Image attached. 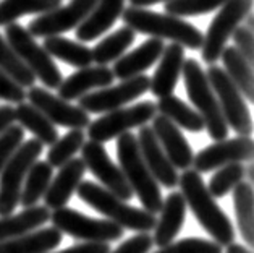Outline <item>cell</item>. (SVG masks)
I'll list each match as a JSON object with an SVG mask.
<instances>
[{
    "label": "cell",
    "instance_id": "d6a6232c",
    "mask_svg": "<svg viewBox=\"0 0 254 253\" xmlns=\"http://www.w3.org/2000/svg\"><path fill=\"white\" fill-rule=\"evenodd\" d=\"M134 38L136 33L131 28L123 26L117 29L115 33L105 36L99 44L94 46V49H91L92 62L101 67H107L112 62H117L134 42Z\"/></svg>",
    "mask_w": 254,
    "mask_h": 253
},
{
    "label": "cell",
    "instance_id": "484cf974",
    "mask_svg": "<svg viewBox=\"0 0 254 253\" xmlns=\"http://www.w3.org/2000/svg\"><path fill=\"white\" fill-rule=\"evenodd\" d=\"M62 242V232L55 227H39L24 236L0 244V253H49Z\"/></svg>",
    "mask_w": 254,
    "mask_h": 253
},
{
    "label": "cell",
    "instance_id": "60d3db41",
    "mask_svg": "<svg viewBox=\"0 0 254 253\" xmlns=\"http://www.w3.org/2000/svg\"><path fill=\"white\" fill-rule=\"evenodd\" d=\"M233 42H235V49L240 52V55L243 57L248 64L253 65L254 62V36L253 31H250L245 26H240L233 31Z\"/></svg>",
    "mask_w": 254,
    "mask_h": 253
},
{
    "label": "cell",
    "instance_id": "f6af8a7d",
    "mask_svg": "<svg viewBox=\"0 0 254 253\" xmlns=\"http://www.w3.org/2000/svg\"><path fill=\"white\" fill-rule=\"evenodd\" d=\"M15 107L10 104L0 106V135H3L11 125H15Z\"/></svg>",
    "mask_w": 254,
    "mask_h": 253
},
{
    "label": "cell",
    "instance_id": "9a60e30c",
    "mask_svg": "<svg viewBox=\"0 0 254 253\" xmlns=\"http://www.w3.org/2000/svg\"><path fill=\"white\" fill-rule=\"evenodd\" d=\"M99 0H71L65 7H59L44 15L36 16L29 23L28 33L33 38H51L60 36L73 28H78L91 13Z\"/></svg>",
    "mask_w": 254,
    "mask_h": 253
},
{
    "label": "cell",
    "instance_id": "44dd1931",
    "mask_svg": "<svg viewBox=\"0 0 254 253\" xmlns=\"http://www.w3.org/2000/svg\"><path fill=\"white\" fill-rule=\"evenodd\" d=\"M114 73L109 67H86L71 73L59 86V97L64 101H75L96 88H107L114 83Z\"/></svg>",
    "mask_w": 254,
    "mask_h": 253
},
{
    "label": "cell",
    "instance_id": "83f0119b",
    "mask_svg": "<svg viewBox=\"0 0 254 253\" xmlns=\"http://www.w3.org/2000/svg\"><path fill=\"white\" fill-rule=\"evenodd\" d=\"M220 59L224 62V70L232 80L233 84L237 86L245 101H254V73L253 65L241 57L240 52L235 47H224L220 54Z\"/></svg>",
    "mask_w": 254,
    "mask_h": 253
},
{
    "label": "cell",
    "instance_id": "3957f363",
    "mask_svg": "<svg viewBox=\"0 0 254 253\" xmlns=\"http://www.w3.org/2000/svg\"><path fill=\"white\" fill-rule=\"evenodd\" d=\"M78 198L84 205L91 206L94 211L101 213L107 221H112L122 229L136 232H151L156 226V214L147 213L146 209L134 208L123 201L112 192L105 190L102 185L94 182H81L76 188Z\"/></svg>",
    "mask_w": 254,
    "mask_h": 253
},
{
    "label": "cell",
    "instance_id": "ee69618b",
    "mask_svg": "<svg viewBox=\"0 0 254 253\" xmlns=\"http://www.w3.org/2000/svg\"><path fill=\"white\" fill-rule=\"evenodd\" d=\"M109 252H110L109 244L83 242V244H76L73 247H68V249L62 250V252H54V253H109ZM49 253H52V252H49Z\"/></svg>",
    "mask_w": 254,
    "mask_h": 253
},
{
    "label": "cell",
    "instance_id": "ac0fdd59",
    "mask_svg": "<svg viewBox=\"0 0 254 253\" xmlns=\"http://www.w3.org/2000/svg\"><path fill=\"white\" fill-rule=\"evenodd\" d=\"M136 141H138L142 161L147 166L152 177L156 178V182L165 188L177 187L180 174L169 159H167L165 153L162 151L156 135L152 132V128L149 125L139 127V132L136 135Z\"/></svg>",
    "mask_w": 254,
    "mask_h": 253
},
{
    "label": "cell",
    "instance_id": "d6986e66",
    "mask_svg": "<svg viewBox=\"0 0 254 253\" xmlns=\"http://www.w3.org/2000/svg\"><path fill=\"white\" fill-rule=\"evenodd\" d=\"M84 174L86 166L81 158H73L62 166L59 174L52 177V182L44 195V206L49 211H55V209L65 208L68 205L73 193L76 192L78 185L83 182Z\"/></svg>",
    "mask_w": 254,
    "mask_h": 253
},
{
    "label": "cell",
    "instance_id": "1f68e13d",
    "mask_svg": "<svg viewBox=\"0 0 254 253\" xmlns=\"http://www.w3.org/2000/svg\"><path fill=\"white\" fill-rule=\"evenodd\" d=\"M54 177V168L47 164V161H36L31 169L28 170L26 178L23 182L20 203L23 208H33L38 206V203L44 198L49 185Z\"/></svg>",
    "mask_w": 254,
    "mask_h": 253
},
{
    "label": "cell",
    "instance_id": "8fae6325",
    "mask_svg": "<svg viewBox=\"0 0 254 253\" xmlns=\"http://www.w3.org/2000/svg\"><path fill=\"white\" fill-rule=\"evenodd\" d=\"M251 7L253 0H228L222 5L202 41L201 57L206 64L215 65V62L220 59L227 41L232 38L233 31L251 11Z\"/></svg>",
    "mask_w": 254,
    "mask_h": 253
},
{
    "label": "cell",
    "instance_id": "74e56055",
    "mask_svg": "<svg viewBox=\"0 0 254 253\" xmlns=\"http://www.w3.org/2000/svg\"><path fill=\"white\" fill-rule=\"evenodd\" d=\"M228 0H169L165 2V13L182 18V16H197L219 10Z\"/></svg>",
    "mask_w": 254,
    "mask_h": 253
},
{
    "label": "cell",
    "instance_id": "52a82bcc",
    "mask_svg": "<svg viewBox=\"0 0 254 253\" xmlns=\"http://www.w3.org/2000/svg\"><path fill=\"white\" fill-rule=\"evenodd\" d=\"M44 145L36 138L23 141L11 154L0 174V216H8L20 205L23 182L28 170L39 159Z\"/></svg>",
    "mask_w": 254,
    "mask_h": 253
},
{
    "label": "cell",
    "instance_id": "4fadbf2b",
    "mask_svg": "<svg viewBox=\"0 0 254 253\" xmlns=\"http://www.w3.org/2000/svg\"><path fill=\"white\" fill-rule=\"evenodd\" d=\"M254 141L251 137H235L215 141L194 154L193 168L197 174H206L235 163H253Z\"/></svg>",
    "mask_w": 254,
    "mask_h": 253
},
{
    "label": "cell",
    "instance_id": "603a6c76",
    "mask_svg": "<svg viewBox=\"0 0 254 253\" xmlns=\"http://www.w3.org/2000/svg\"><path fill=\"white\" fill-rule=\"evenodd\" d=\"M164 49L165 44L162 39H156V38L147 39L138 49L128 52L127 55H122L119 60L114 62V69H112L114 77L123 82V80L142 75L156 62H159Z\"/></svg>",
    "mask_w": 254,
    "mask_h": 253
},
{
    "label": "cell",
    "instance_id": "4dcf8cb0",
    "mask_svg": "<svg viewBox=\"0 0 254 253\" xmlns=\"http://www.w3.org/2000/svg\"><path fill=\"white\" fill-rule=\"evenodd\" d=\"M42 47L46 52L65 64L75 67V69H86L92 64V52L89 47L79 44L71 39H66L64 36H51L44 39Z\"/></svg>",
    "mask_w": 254,
    "mask_h": 253
},
{
    "label": "cell",
    "instance_id": "7bdbcfd3",
    "mask_svg": "<svg viewBox=\"0 0 254 253\" xmlns=\"http://www.w3.org/2000/svg\"><path fill=\"white\" fill-rule=\"evenodd\" d=\"M0 99L11 104H20L26 99V91L20 84L15 83L8 75L0 70Z\"/></svg>",
    "mask_w": 254,
    "mask_h": 253
},
{
    "label": "cell",
    "instance_id": "8992f818",
    "mask_svg": "<svg viewBox=\"0 0 254 253\" xmlns=\"http://www.w3.org/2000/svg\"><path fill=\"white\" fill-rule=\"evenodd\" d=\"M5 39L13 49L28 69L33 72L36 80L46 86V88L57 89L64 77L55 65L54 59L46 52V49L39 46L36 39L28 33V29L18 23H11L5 28Z\"/></svg>",
    "mask_w": 254,
    "mask_h": 253
},
{
    "label": "cell",
    "instance_id": "277c9868",
    "mask_svg": "<svg viewBox=\"0 0 254 253\" xmlns=\"http://www.w3.org/2000/svg\"><path fill=\"white\" fill-rule=\"evenodd\" d=\"M117 158L122 174L131 187L133 195L139 198L142 209L151 214H157L164 198L159 183L142 161L136 135L127 132L117 138Z\"/></svg>",
    "mask_w": 254,
    "mask_h": 253
},
{
    "label": "cell",
    "instance_id": "f546056e",
    "mask_svg": "<svg viewBox=\"0 0 254 253\" xmlns=\"http://www.w3.org/2000/svg\"><path fill=\"white\" fill-rule=\"evenodd\" d=\"M157 112L160 115L167 117L170 122H173L178 128L183 130L199 133L204 130V120L202 117L196 112L193 107H190L187 102H183L177 96H165L160 97L159 102L156 104Z\"/></svg>",
    "mask_w": 254,
    "mask_h": 253
},
{
    "label": "cell",
    "instance_id": "7a4b0ae2",
    "mask_svg": "<svg viewBox=\"0 0 254 253\" xmlns=\"http://www.w3.org/2000/svg\"><path fill=\"white\" fill-rule=\"evenodd\" d=\"M122 20L134 33L152 36L156 39H170L182 47H188L191 51H197L202 47L204 34L191 23L182 18L157 13L146 8L129 7L122 11Z\"/></svg>",
    "mask_w": 254,
    "mask_h": 253
},
{
    "label": "cell",
    "instance_id": "ffe728a7",
    "mask_svg": "<svg viewBox=\"0 0 254 253\" xmlns=\"http://www.w3.org/2000/svg\"><path fill=\"white\" fill-rule=\"evenodd\" d=\"M160 216L154 226L152 242L159 249L167 247L178 237L182 232L185 219H187V203L180 192H172L162 201L160 206Z\"/></svg>",
    "mask_w": 254,
    "mask_h": 253
},
{
    "label": "cell",
    "instance_id": "7402d4cb",
    "mask_svg": "<svg viewBox=\"0 0 254 253\" xmlns=\"http://www.w3.org/2000/svg\"><path fill=\"white\" fill-rule=\"evenodd\" d=\"M185 62V49L172 42L165 49L159 59V65L151 78L149 91L156 97H165L173 94L177 88V83L182 75Z\"/></svg>",
    "mask_w": 254,
    "mask_h": 253
},
{
    "label": "cell",
    "instance_id": "ba28073f",
    "mask_svg": "<svg viewBox=\"0 0 254 253\" xmlns=\"http://www.w3.org/2000/svg\"><path fill=\"white\" fill-rule=\"evenodd\" d=\"M209 84L219 102L222 115L227 122L228 128L238 135V137H251L253 133V117L250 107L241 96L237 86L225 73L224 69L217 65H209L206 72Z\"/></svg>",
    "mask_w": 254,
    "mask_h": 253
},
{
    "label": "cell",
    "instance_id": "5bb4252c",
    "mask_svg": "<svg viewBox=\"0 0 254 253\" xmlns=\"http://www.w3.org/2000/svg\"><path fill=\"white\" fill-rule=\"evenodd\" d=\"M81 159L86 166V170L94 174L101 180L102 187L112 192L123 201H129L133 198V190L128 185L127 178L123 177L120 168L110 159L107 150L102 143L88 141L81 148Z\"/></svg>",
    "mask_w": 254,
    "mask_h": 253
},
{
    "label": "cell",
    "instance_id": "d4e9b609",
    "mask_svg": "<svg viewBox=\"0 0 254 253\" xmlns=\"http://www.w3.org/2000/svg\"><path fill=\"white\" fill-rule=\"evenodd\" d=\"M51 219V211L46 206L23 208L21 213L0 216V244L39 229Z\"/></svg>",
    "mask_w": 254,
    "mask_h": 253
},
{
    "label": "cell",
    "instance_id": "6da1fadb",
    "mask_svg": "<svg viewBox=\"0 0 254 253\" xmlns=\"http://www.w3.org/2000/svg\"><path fill=\"white\" fill-rule=\"evenodd\" d=\"M180 193H182L187 208L191 209L196 221L206 231L210 239L220 247H227L235 242V229L230 218L219 206V203L209 193L202 175L194 169L183 170L178 178Z\"/></svg>",
    "mask_w": 254,
    "mask_h": 253
},
{
    "label": "cell",
    "instance_id": "8d00e7d4",
    "mask_svg": "<svg viewBox=\"0 0 254 253\" xmlns=\"http://www.w3.org/2000/svg\"><path fill=\"white\" fill-rule=\"evenodd\" d=\"M245 180V166L240 163L228 164L224 168H219L215 174L210 177L207 190L214 198H224L240 182Z\"/></svg>",
    "mask_w": 254,
    "mask_h": 253
},
{
    "label": "cell",
    "instance_id": "7dc6e473",
    "mask_svg": "<svg viewBox=\"0 0 254 253\" xmlns=\"http://www.w3.org/2000/svg\"><path fill=\"white\" fill-rule=\"evenodd\" d=\"M160 2H169V0H129L131 7H134V8H146V7H151V5H156Z\"/></svg>",
    "mask_w": 254,
    "mask_h": 253
},
{
    "label": "cell",
    "instance_id": "e575fe53",
    "mask_svg": "<svg viewBox=\"0 0 254 253\" xmlns=\"http://www.w3.org/2000/svg\"><path fill=\"white\" fill-rule=\"evenodd\" d=\"M0 70L5 75H8L15 83H18L21 88H31L36 83V77L33 75L26 65L20 60V57L15 54L13 49L5 39V36L0 34Z\"/></svg>",
    "mask_w": 254,
    "mask_h": 253
},
{
    "label": "cell",
    "instance_id": "2e32d148",
    "mask_svg": "<svg viewBox=\"0 0 254 253\" xmlns=\"http://www.w3.org/2000/svg\"><path fill=\"white\" fill-rule=\"evenodd\" d=\"M26 99L31 106L41 110L54 125L66 127L70 130H83L91 123L88 112H84L81 107L73 106L68 101L60 99L46 88L31 86L29 91H26Z\"/></svg>",
    "mask_w": 254,
    "mask_h": 253
},
{
    "label": "cell",
    "instance_id": "836d02e7",
    "mask_svg": "<svg viewBox=\"0 0 254 253\" xmlns=\"http://www.w3.org/2000/svg\"><path fill=\"white\" fill-rule=\"evenodd\" d=\"M62 7V0H0V26H8L24 15H44Z\"/></svg>",
    "mask_w": 254,
    "mask_h": 253
},
{
    "label": "cell",
    "instance_id": "ab89813d",
    "mask_svg": "<svg viewBox=\"0 0 254 253\" xmlns=\"http://www.w3.org/2000/svg\"><path fill=\"white\" fill-rule=\"evenodd\" d=\"M24 141V130L20 125H11L3 135H0V174L8 163L11 154Z\"/></svg>",
    "mask_w": 254,
    "mask_h": 253
},
{
    "label": "cell",
    "instance_id": "9c48e42d",
    "mask_svg": "<svg viewBox=\"0 0 254 253\" xmlns=\"http://www.w3.org/2000/svg\"><path fill=\"white\" fill-rule=\"evenodd\" d=\"M52 227L81 242L109 244L123 237V229L112 221L89 218L71 208H60L51 213Z\"/></svg>",
    "mask_w": 254,
    "mask_h": 253
},
{
    "label": "cell",
    "instance_id": "7c38bea8",
    "mask_svg": "<svg viewBox=\"0 0 254 253\" xmlns=\"http://www.w3.org/2000/svg\"><path fill=\"white\" fill-rule=\"evenodd\" d=\"M151 78L147 75H138L134 78L123 80L117 86H107L99 91H91L78 99V107L88 114H107L110 110L120 109L128 102L138 99L149 91Z\"/></svg>",
    "mask_w": 254,
    "mask_h": 253
},
{
    "label": "cell",
    "instance_id": "e0dca14e",
    "mask_svg": "<svg viewBox=\"0 0 254 253\" xmlns=\"http://www.w3.org/2000/svg\"><path fill=\"white\" fill-rule=\"evenodd\" d=\"M151 128L173 168L177 170H188L193 166L194 153L182 130L175 123L160 114H157L152 119Z\"/></svg>",
    "mask_w": 254,
    "mask_h": 253
},
{
    "label": "cell",
    "instance_id": "5b68a950",
    "mask_svg": "<svg viewBox=\"0 0 254 253\" xmlns=\"http://www.w3.org/2000/svg\"><path fill=\"white\" fill-rule=\"evenodd\" d=\"M182 75L190 101L204 120V130H207L209 137L215 141L225 140L228 135V125L199 62L194 59H185Z\"/></svg>",
    "mask_w": 254,
    "mask_h": 253
},
{
    "label": "cell",
    "instance_id": "4316f807",
    "mask_svg": "<svg viewBox=\"0 0 254 253\" xmlns=\"http://www.w3.org/2000/svg\"><path fill=\"white\" fill-rule=\"evenodd\" d=\"M15 120L20 123L23 130L34 135V138L42 145L52 146L59 140V132L54 123L29 102H20L15 107Z\"/></svg>",
    "mask_w": 254,
    "mask_h": 253
},
{
    "label": "cell",
    "instance_id": "f1b7e54d",
    "mask_svg": "<svg viewBox=\"0 0 254 253\" xmlns=\"http://www.w3.org/2000/svg\"><path fill=\"white\" fill-rule=\"evenodd\" d=\"M233 208L237 226L245 239V244L253 247L254 244V188L250 182H240L233 190Z\"/></svg>",
    "mask_w": 254,
    "mask_h": 253
},
{
    "label": "cell",
    "instance_id": "b9f144b4",
    "mask_svg": "<svg viewBox=\"0 0 254 253\" xmlns=\"http://www.w3.org/2000/svg\"><path fill=\"white\" fill-rule=\"evenodd\" d=\"M154 247L152 236L149 232H139L136 236L129 237L123 244H120L119 249L110 250L109 253H149Z\"/></svg>",
    "mask_w": 254,
    "mask_h": 253
},
{
    "label": "cell",
    "instance_id": "30bf717a",
    "mask_svg": "<svg viewBox=\"0 0 254 253\" xmlns=\"http://www.w3.org/2000/svg\"><path fill=\"white\" fill-rule=\"evenodd\" d=\"M156 115L157 107L152 101H142L134 106L110 110L99 119L91 120L88 125V137L91 141L104 145L105 141L119 138L131 128L147 125V122H151Z\"/></svg>",
    "mask_w": 254,
    "mask_h": 253
},
{
    "label": "cell",
    "instance_id": "cb8c5ba5",
    "mask_svg": "<svg viewBox=\"0 0 254 253\" xmlns=\"http://www.w3.org/2000/svg\"><path fill=\"white\" fill-rule=\"evenodd\" d=\"M123 10H125V0H99L91 13L76 28V39L81 42L97 39L112 28V24L122 16Z\"/></svg>",
    "mask_w": 254,
    "mask_h": 253
},
{
    "label": "cell",
    "instance_id": "681fc988",
    "mask_svg": "<svg viewBox=\"0 0 254 253\" xmlns=\"http://www.w3.org/2000/svg\"><path fill=\"white\" fill-rule=\"evenodd\" d=\"M245 20H246V24H245V28H248V29H250V31H253V28H254V16H253V13H251V11H250V13L246 15V18H245Z\"/></svg>",
    "mask_w": 254,
    "mask_h": 253
},
{
    "label": "cell",
    "instance_id": "c3c4849f",
    "mask_svg": "<svg viewBox=\"0 0 254 253\" xmlns=\"http://www.w3.org/2000/svg\"><path fill=\"white\" fill-rule=\"evenodd\" d=\"M245 177L248 178L246 182L253 183V178H254V164L253 163H248V166H245Z\"/></svg>",
    "mask_w": 254,
    "mask_h": 253
},
{
    "label": "cell",
    "instance_id": "d590c367",
    "mask_svg": "<svg viewBox=\"0 0 254 253\" xmlns=\"http://www.w3.org/2000/svg\"><path fill=\"white\" fill-rule=\"evenodd\" d=\"M86 135L83 130H70L62 138L49 148L47 151V164L51 168H62L65 163L75 158L78 151H81L84 145Z\"/></svg>",
    "mask_w": 254,
    "mask_h": 253
},
{
    "label": "cell",
    "instance_id": "f35d334b",
    "mask_svg": "<svg viewBox=\"0 0 254 253\" xmlns=\"http://www.w3.org/2000/svg\"><path fill=\"white\" fill-rule=\"evenodd\" d=\"M152 253H224L222 247L210 239L202 237H187L172 242Z\"/></svg>",
    "mask_w": 254,
    "mask_h": 253
},
{
    "label": "cell",
    "instance_id": "bcb514c9",
    "mask_svg": "<svg viewBox=\"0 0 254 253\" xmlns=\"http://www.w3.org/2000/svg\"><path fill=\"white\" fill-rule=\"evenodd\" d=\"M224 253H253V250L250 249V247H245L241 244H230L225 247V252Z\"/></svg>",
    "mask_w": 254,
    "mask_h": 253
}]
</instances>
